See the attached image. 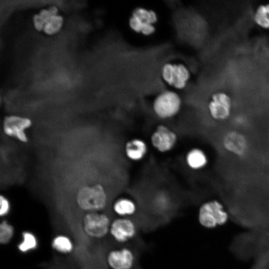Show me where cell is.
<instances>
[{
  "label": "cell",
  "mask_w": 269,
  "mask_h": 269,
  "mask_svg": "<svg viewBox=\"0 0 269 269\" xmlns=\"http://www.w3.org/2000/svg\"><path fill=\"white\" fill-rule=\"evenodd\" d=\"M197 217L201 226L211 229L225 224L230 215L222 202L216 199H211L200 205Z\"/></svg>",
  "instance_id": "obj_1"
},
{
  "label": "cell",
  "mask_w": 269,
  "mask_h": 269,
  "mask_svg": "<svg viewBox=\"0 0 269 269\" xmlns=\"http://www.w3.org/2000/svg\"><path fill=\"white\" fill-rule=\"evenodd\" d=\"M76 203L86 213L102 212L107 206L108 197L104 187L98 184L81 188L77 193Z\"/></svg>",
  "instance_id": "obj_2"
},
{
  "label": "cell",
  "mask_w": 269,
  "mask_h": 269,
  "mask_svg": "<svg viewBox=\"0 0 269 269\" xmlns=\"http://www.w3.org/2000/svg\"><path fill=\"white\" fill-rule=\"evenodd\" d=\"M112 219L103 212L85 213L82 221V229L89 238L99 240L105 238L109 234Z\"/></svg>",
  "instance_id": "obj_3"
},
{
  "label": "cell",
  "mask_w": 269,
  "mask_h": 269,
  "mask_svg": "<svg viewBox=\"0 0 269 269\" xmlns=\"http://www.w3.org/2000/svg\"><path fill=\"white\" fill-rule=\"evenodd\" d=\"M182 106V99L176 92L171 90L161 91L152 102L155 115L161 119H169L176 116Z\"/></svg>",
  "instance_id": "obj_4"
},
{
  "label": "cell",
  "mask_w": 269,
  "mask_h": 269,
  "mask_svg": "<svg viewBox=\"0 0 269 269\" xmlns=\"http://www.w3.org/2000/svg\"><path fill=\"white\" fill-rule=\"evenodd\" d=\"M158 20V15L154 10L138 6L132 10L128 24L134 32L150 36L156 31L155 24Z\"/></svg>",
  "instance_id": "obj_5"
},
{
  "label": "cell",
  "mask_w": 269,
  "mask_h": 269,
  "mask_svg": "<svg viewBox=\"0 0 269 269\" xmlns=\"http://www.w3.org/2000/svg\"><path fill=\"white\" fill-rule=\"evenodd\" d=\"M249 230L235 236L230 246L232 254L242 261H248L255 257L257 230Z\"/></svg>",
  "instance_id": "obj_6"
},
{
  "label": "cell",
  "mask_w": 269,
  "mask_h": 269,
  "mask_svg": "<svg viewBox=\"0 0 269 269\" xmlns=\"http://www.w3.org/2000/svg\"><path fill=\"white\" fill-rule=\"evenodd\" d=\"M161 76L168 86L176 90H182L187 86L191 73L189 68L183 63L168 62L162 66Z\"/></svg>",
  "instance_id": "obj_7"
},
{
  "label": "cell",
  "mask_w": 269,
  "mask_h": 269,
  "mask_svg": "<svg viewBox=\"0 0 269 269\" xmlns=\"http://www.w3.org/2000/svg\"><path fill=\"white\" fill-rule=\"evenodd\" d=\"M232 99L227 93L219 91L212 94L208 103V110L212 119L223 122L231 115Z\"/></svg>",
  "instance_id": "obj_8"
},
{
  "label": "cell",
  "mask_w": 269,
  "mask_h": 269,
  "mask_svg": "<svg viewBox=\"0 0 269 269\" xmlns=\"http://www.w3.org/2000/svg\"><path fill=\"white\" fill-rule=\"evenodd\" d=\"M137 233V227L130 218L117 217L112 220L109 235L118 244H124L133 240Z\"/></svg>",
  "instance_id": "obj_9"
},
{
  "label": "cell",
  "mask_w": 269,
  "mask_h": 269,
  "mask_svg": "<svg viewBox=\"0 0 269 269\" xmlns=\"http://www.w3.org/2000/svg\"><path fill=\"white\" fill-rule=\"evenodd\" d=\"M176 133L163 124L157 125L150 135V143L158 152L165 153L171 150L177 141Z\"/></svg>",
  "instance_id": "obj_10"
},
{
  "label": "cell",
  "mask_w": 269,
  "mask_h": 269,
  "mask_svg": "<svg viewBox=\"0 0 269 269\" xmlns=\"http://www.w3.org/2000/svg\"><path fill=\"white\" fill-rule=\"evenodd\" d=\"M223 148L232 155L243 157L247 153L249 142L244 134L237 130L227 131L221 140Z\"/></svg>",
  "instance_id": "obj_11"
},
{
  "label": "cell",
  "mask_w": 269,
  "mask_h": 269,
  "mask_svg": "<svg viewBox=\"0 0 269 269\" xmlns=\"http://www.w3.org/2000/svg\"><path fill=\"white\" fill-rule=\"evenodd\" d=\"M106 262L110 269H133L135 256L130 248L123 247L109 251L106 255Z\"/></svg>",
  "instance_id": "obj_12"
},
{
  "label": "cell",
  "mask_w": 269,
  "mask_h": 269,
  "mask_svg": "<svg viewBox=\"0 0 269 269\" xmlns=\"http://www.w3.org/2000/svg\"><path fill=\"white\" fill-rule=\"evenodd\" d=\"M31 125L30 120L27 118L15 116L5 118L3 122V130L8 135L13 136L21 141H27L24 130Z\"/></svg>",
  "instance_id": "obj_13"
},
{
  "label": "cell",
  "mask_w": 269,
  "mask_h": 269,
  "mask_svg": "<svg viewBox=\"0 0 269 269\" xmlns=\"http://www.w3.org/2000/svg\"><path fill=\"white\" fill-rule=\"evenodd\" d=\"M124 151L129 159L136 162L141 160L146 156L148 146L143 139L134 137L126 142Z\"/></svg>",
  "instance_id": "obj_14"
},
{
  "label": "cell",
  "mask_w": 269,
  "mask_h": 269,
  "mask_svg": "<svg viewBox=\"0 0 269 269\" xmlns=\"http://www.w3.org/2000/svg\"><path fill=\"white\" fill-rule=\"evenodd\" d=\"M208 157L202 148L194 147L190 149L185 155L187 166L193 170H200L206 167L208 163Z\"/></svg>",
  "instance_id": "obj_15"
},
{
  "label": "cell",
  "mask_w": 269,
  "mask_h": 269,
  "mask_svg": "<svg viewBox=\"0 0 269 269\" xmlns=\"http://www.w3.org/2000/svg\"><path fill=\"white\" fill-rule=\"evenodd\" d=\"M112 209L118 217H127L134 215L137 210L135 202L128 197H121L113 203Z\"/></svg>",
  "instance_id": "obj_16"
},
{
  "label": "cell",
  "mask_w": 269,
  "mask_h": 269,
  "mask_svg": "<svg viewBox=\"0 0 269 269\" xmlns=\"http://www.w3.org/2000/svg\"><path fill=\"white\" fill-rule=\"evenodd\" d=\"M52 249L57 253L62 255L71 254L74 249L72 240L65 234H58L55 236L51 242Z\"/></svg>",
  "instance_id": "obj_17"
},
{
  "label": "cell",
  "mask_w": 269,
  "mask_h": 269,
  "mask_svg": "<svg viewBox=\"0 0 269 269\" xmlns=\"http://www.w3.org/2000/svg\"><path fill=\"white\" fill-rule=\"evenodd\" d=\"M21 241L17 245V250L22 254H27L35 251L38 247V240L36 236L31 231H23L21 234Z\"/></svg>",
  "instance_id": "obj_18"
},
{
  "label": "cell",
  "mask_w": 269,
  "mask_h": 269,
  "mask_svg": "<svg viewBox=\"0 0 269 269\" xmlns=\"http://www.w3.org/2000/svg\"><path fill=\"white\" fill-rule=\"evenodd\" d=\"M253 20L259 27L269 29V3L259 5L253 14Z\"/></svg>",
  "instance_id": "obj_19"
},
{
  "label": "cell",
  "mask_w": 269,
  "mask_h": 269,
  "mask_svg": "<svg viewBox=\"0 0 269 269\" xmlns=\"http://www.w3.org/2000/svg\"><path fill=\"white\" fill-rule=\"evenodd\" d=\"M58 14V9L56 6H51L47 9H42L38 14L33 17L34 27L38 31L43 30L48 20L54 15Z\"/></svg>",
  "instance_id": "obj_20"
},
{
  "label": "cell",
  "mask_w": 269,
  "mask_h": 269,
  "mask_svg": "<svg viewBox=\"0 0 269 269\" xmlns=\"http://www.w3.org/2000/svg\"><path fill=\"white\" fill-rule=\"evenodd\" d=\"M14 228L6 219H3L0 223V243L2 245L8 244L13 239Z\"/></svg>",
  "instance_id": "obj_21"
},
{
  "label": "cell",
  "mask_w": 269,
  "mask_h": 269,
  "mask_svg": "<svg viewBox=\"0 0 269 269\" xmlns=\"http://www.w3.org/2000/svg\"><path fill=\"white\" fill-rule=\"evenodd\" d=\"M63 23V17L59 14L52 15L45 23L43 30L48 35H52L58 32Z\"/></svg>",
  "instance_id": "obj_22"
},
{
  "label": "cell",
  "mask_w": 269,
  "mask_h": 269,
  "mask_svg": "<svg viewBox=\"0 0 269 269\" xmlns=\"http://www.w3.org/2000/svg\"><path fill=\"white\" fill-rule=\"evenodd\" d=\"M10 205L8 200L4 196L1 195L0 197V216L4 218L9 213Z\"/></svg>",
  "instance_id": "obj_23"
},
{
  "label": "cell",
  "mask_w": 269,
  "mask_h": 269,
  "mask_svg": "<svg viewBox=\"0 0 269 269\" xmlns=\"http://www.w3.org/2000/svg\"><path fill=\"white\" fill-rule=\"evenodd\" d=\"M267 269H269V259L267 263Z\"/></svg>",
  "instance_id": "obj_24"
}]
</instances>
